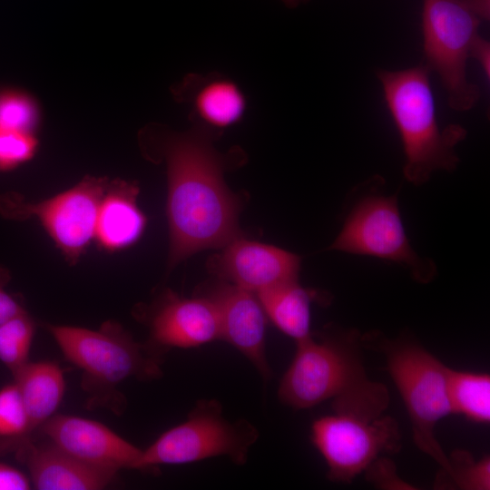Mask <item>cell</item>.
I'll use <instances>...</instances> for the list:
<instances>
[{"instance_id": "obj_16", "label": "cell", "mask_w": 490, "mask_h": 490, "mask_svg": "<svg viewBox=\"0 0 490 490\" xmlns=\"http://www.w3.org/2000/svg\"><path fill=\"white\" fill-rule=\"evenodd\" d=\"M15 451L17 459L26 465L38 490L103 489L116 474L83 463L54 444L39 447L27 438Z\"/></svg>"}, {"instance_id": "obj_14", "label": "cell", "mask_w": 490, "mask_h": 490, "mask_svg": "<svg viewBox=\"0 0 490 490\" xmlns=\"http://www.w3.org/2000/svg\"><path fill=\"white\" fill-rule=\"evenodd\" d=\"M150 343L162 349L190 348L220 339L213 304L197 295L183 298L168 289L149 318Z\"/></svg>"}, {"instance_id": "obj_13", "label": "cell", "mask_w": 490, "mask_h": 490, "mask_svg": "<svg viewBox=\"0 0 490 490\" xmlns=\"http://www.w3.org/2000/svg\"><path fill=\"white\" fill-rule=\"evenodd\" d=\"M53 444L90 466L117 472L136 469L142 450L106 426L87 418L58 415L41 426Z\"/></svg>"}, {"instance_id": "obj_10", "label": "cell", "mask_w": 490, "mask_h": 490, "mask_svg": "<svg viewBox=\"0 0 490 490\" xmlns=\"http://www.w3.org/2000/svg\"><path fill=\"white\" fill-rule=\"evenodd\" d=\"M109 180L88 176L72 188L40 201L16 193L0 196V212L8 219H36L66 260L76 263L94 240L99 207Z\"/></svg>"}, {"instance_id": "obj_7", "label": "cell", "mask_w": 490, "mask_h": 490, "mask_svg": "<svg viewBox=\"0 0 490 490\" xmlns=\"http://www.w3.org/2000/svg\"><path fill=\"white\" fill-rule=\"evenodd\" d=\"M258 429L249 421H230L216 399L198 400L187 419L161 435L142 450L136 469L160 465H182L207 458L227 456L245 465Z\"/></svg>"}, {"instance_id": "obj_21", "label": "cell", "mask_w": 490, "mask_h": 490, "mask_svg": "<svg viewBox=\"0 0 490 490\" xmlns=\"http://www.w3.org/2000/svg\"><path fill=\"white\" fill-rule=\"evenodd\" d=\"M449 468L436 479L437 488L461 490L490 489V458L475 460L466 450L456 449L448 456Z\"/></svg>"}, {"instance_id": "obj_2", "label": "cell", "mask_w": 490, "mask_h": 490, "mask_svg": "<svg viewBox=\"0 0 490 490\" xmlns=\"http://www.w3.org/2000/svg\"><path fill=\"white\" fill-rule=\"evenodd\" d=\"M389 401L387 387L367 376L331 399V414L312 423L310 439L328 480L351 483L377 457L399 451L398 423L384 414Z\"/></svg>"}, {"instance_id": "obj_17", "label": "cell", "mask_w": 490, "mask_h": 490, "mask_svg": "<svg viewBox=\"0 0 490 490\" xmlns=\"http://www.w3.org/2000/svg\"><path fill=\"white\" fill-rule=\"evenodd\" d=\"M139 186L135 181H109L102 199L94 240L107 251H117L134 244L142 235L146 218L137 203Z\"/></svg>"}, {"instance_id": "obj_11", "label": "cell", "mask_w": 490, "mask_h": 490, "mask_svg": "<svg viewBox=\"0 0 490 490\" xmlns=\"http://www.w3.org/2000/svg\"><path fill=\"white\" fill-rule=\"evenodd\" d=\"M215 307L220 339L242 353L264 380L271 377L266 356V314L251 291L219 279L203 287L198 294Z\"/></svg>"}, {"instance_id": "obj_9", "label": "cell", "mask_w": 490, "mask_h": 490, "mask_svg": "<svg viewBox=\"0 0 490 490\" xmlns=\"http://www.w3.org/2000/svg\"><path fill=\"white\" fill-rule=\"evenodd\" d=\"M369 192L351 208L328 250L393 261L407 269L416 281H431L436 274V264L411 247L397 196Z\"/></svg>"}, {"instance_id": "obj_25", "label": "cell", "mask_w": 490, "mask_h": 490, "mask_svg": "<svg viewBox=\"0 0 490 490\" xmlns=\"http://www.w3.org/2000/svg\"><path fill=\"white\" fill-rule=\"evenodd\" d=\"M36 148L34 133L0 129V172L13 170L26 162Z\"/></svg>"}, {"instance_id": "obj_18", "label": "cell", "mask_w": 490, "mask_h": 490, "mask_svg": "<svg viewBox=\"0 0 490 490\" xmlns=\"http://www.w3.org/2000/svg\"><path fill=\"white\" fill-rule=\"evenodd\" d=\"M13 375L32 432L49 419L58 408L65 386L63 371L54 362L39 361L27 362Z\"/></svg>"}, {"instance_id": "obj_24", "label": "cell", "mask_w": 490, "mask_h": 490, "mask_svg": "<svg viewBox=\"0 0 490 490\" xmlns=\"http://www.w3.org/2000/svg\"><path fill=\"white\" fill-rule=\"evenodd\" d=\"M37 119L31 97L16 89H0V129L33 133Z\"/></svg>"}, {"instance_id": "obj_8", "label": "cell", "mask_w": 490, "mask_h": 490, "mask_svg": "<svg viewBox=\"0 0 490 490\" xmlns=\"http://www.w3.org/2000/svg\"><path fill=\"white\" fill-rule=\"evenodd\" d=\"M481 21L459 0H423L421 28L425 65L435 72L456 112L473 109L480 88L466 73L474 40Z\"/></svg>"}, {"instance_id": "obj_30", "label": "cell", "mask_w": 490, "mask_h": 490, "mask_svg": "<svg viewBox=\"0 0 490 490\" xmlns=\"http://www.w3.org/2000/svg\"><path fill=\"white\" fill-rule=\"evenodd\" d=\"M481 22L490 19V0H459Z\"/></svg>"}, {"instance_id": "obj_22", "label": "cell", "mask_w": 490, "mask_h": 490, "mask_svg": "<svg viewBox=\"0 0 490 490\" xmlns=\"http://www.w3.org/2000/svg\"><path fill=\"white\" fill-rule=\"evenodd\" d=\"M31 433L29 418L15 383L0 388V455L15 448Z\"/></svg>"}, {"instance_id": "obj_20", "label": "cell", "mask_w": 490, "mask_h": 490, "mask_svg": "<svg viewBox=\"0 0 490 490\" xmlns=\"http://www.w3.org/2000/svg\"><path fill=\"white\" fill-rule=\"evenodd\" d=\"M447 389L452 414L461 415L477 424L489 423V374L449 368Z\"/></svg>"}, {"instance_id": "obj_4", "label": "cell", "mask_w": 490, "mask_h": 490, "mask_svg": "<svg viewBox=\"0 0 490 490\" xmlns=\"http://www.w3.org/2000/svg\"><path fill=\"white\" fill-rule=\"evenodd\" d=\"M376 342L405 404L414 444L440 466L441 472H446L448 456L436 438L435 429L441 419L452 414L447 389L449 368L411 339L382 338Z\"/></svg>"}, {"instance_id": "obj_15", "label": "cell", "mask_w": 490, "mask_h": 490, "mask_svg": "<svg viewBox=\"0 0 490 490\" xmlns=\"http://www.w3.org/2000/svg\"><path fill=\"white\" fill-rule=\"evenodd\" d=\"M172 92L179 103L189 106L194 126L216 135L239 122L247 109V99L239 84L218 73L190 74Z\"/></svg>"}, {"instance_id": "obj_12", "label": "cell", "mask_w": 490, "mask_h": 490, "mask_svg": "<svg viewBox=\"0 0 490 490\" xmlns=\"http://www.w3.org/2000/svg\"><path fill=\"white\" fill-rule=\"evenodd\" d=\"M210 260L219 279L253 293L298 281L300 258L276 246L238 237Z\"/></svg>"}, {"instance_id": "obj_6", "label": "cell", "mask_w": 490, "mask_h": 490, "mask_svg": "<svg viewBox=\"0 0 490 490\" xmlns=\"http://www.w3.org/2000/svg\"><path fill=\"white\" fill-rule=\"evenodd\" d=\"M64 357L84 373V387L113 390L129 377L151 380L162 376V349L136 342L119 324L99 330L46 325Z\"/></svg>"}, {"instance_id": "obj_29", "label": "cell", "mask_w": 490, "mask_h": 490, "mask_svg": "<svg viewBox=\"0 0 490 490\" xmlns=\"http://www.w3.org/2000/svg\"><path fill=\"white\" fill-rule=\"evenodd\" d=\"M470 58L474 59L482 69L485 76L490 78V43L478 34L473 42Z\"/></svg>"}, {"instance_id": "obj_28", "label": "cell", "mask_w": 490, "mask_h": 490, "mask_svg": "<svg viewBox=\"0 0 490 490\" xmlns=\"http://www.w3.org/2000/svg\"><path fill=\"white\" fill-rule=\"evenodd\" d=\"M30 482L18 469L0 462V490H27Z\"/></svg>"}, {"instance_id": "obj_31", "label": "cell", "mask_w": 490, "mask_h": 490, "mask_svg": "<svg viewBox=\"0 0 490 490\" xmlns=\"http://www.w3.org/2000/svg\"><path fill=\"white\" fill-rule=\"evenodd\" d=\"M286 7L294 9L309 2V0H279Z\"/></svg>"}, {"instance_id": "obj_26", "label": "cell", "mask_w": 490, "mask_h": 490, "mask_svg": "<svg viewBox=\"0 0 490 490\" xmlns=\"http://www.w3.org/2000/svg\"><path fill=\"white\" fill-rule=\"evenodd\" d=\"M364 472L367 480L377 488L387 490L416 489L414 485L399 477L395 463L384 456L375 459Z\"/></svg>"}, {"instance_id": "obj_5", "label": "cell", "mask_w": 490, "mask_h": 490, "mask_svg": "<svg viewBox=\"0 0 490 490\" xmlns=\"http://www.w3.org/2000/svg\"><path fill=\"white\" fill-rule=\"evenodd\" d=\"M355 329L312 334L296 342V353L279 386V401L296 410L331 400L367 376Z\"/></svg>"}, {"instance_id": "obj_27", "label": "cell", "mask_w": 490, "mask_h": 490, "mask_svg": "<svg viewBox=\"0 0 490 490\" xmlns=\"http://www.w3.org/2000/svg\"><path fill=\"white\" fill-rule=\"evenodd\" d=\"M8 279L7 271L0 268V325L25 311L15 299L5 291V285Z\"/></svg>"}, {"instance_id": "obj_3", "label": "cell", "mask_w": 490, "mask_h": 490, "mask_svg": "<svg viewBox=\"0 0 490 490\" xmlns=\"http://www.w3.org/2000/svg\"><path fill=\"white\" fill-rule=\"evenodd\" d=\"M430 73L425 64L376 72L401 139L404 177L416 186L426 182L436 171H455L459 163L455 148L466 135L458 124L440 127Z\"/></svg>"}, {"instance_id": "obj_19", "label": "cell", "mask_w": 490, "mask_h": 490, "mask_svg": "<svg viewBox=\"0 0 490 490\" xmlns=\"http://www.w3.org/2000/svg\"><path fill=\"white\" fill-rule=\"evenodd\" d=\"M256 295L267 318L295 342L311 335L312 291L293 281L261 290Z\"/></svg>"}, {"instance_id": "obj_1", "label": "cell", "mask_w": 490, "mask_h": 490, "mask_svg": "<svg viewBox=\"0 0 490 490\" xmlns=\"http://www.w3.org/2000/svg\"><path fill=\"white\" fill-rule=\"evenodd\" d=\"M215 136L193 126L169 133L162 144L168 179L169 269L200 250L222 248L240 237V201L223 178L230 155L213 147Z\"/></svg>"}, {"instance_id": "obj_23", "label": "cell", "mask_w": 490, "mask_h": 490, "mask_svg": "<svg viewBox=\"0 0 490 490\" xmlns=\"http://www.w3.org/2000/svg\"><path fill=\"white\" fill-rule=\"evenodd\" d=\"M34 322L26 311L0 325V361L13 374L28 362Z\"/></svg>"}]
</instances>
